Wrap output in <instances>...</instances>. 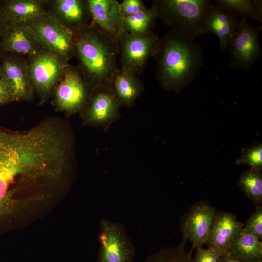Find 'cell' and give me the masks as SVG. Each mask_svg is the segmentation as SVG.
I'll return each instance as SVG.
<instances>
[{
    "label": "cell",
    "instance_id": "484cf974",
    "mask_svg": "<svg viewBox=\"0 0 262 262\" xmlns=\"http://www.w3.org/2000/svg\"><path fill=\"white\" fill-rule=\"evenodd\" d=\"M238 165H248L250 168L261 171L262 169V145L258 143L243 149L237 159Z\"/></svg>",
    "mask_w": 262,
    "mask_h": 262
},
{
    "label": "cell",
    "instance_id": "7402d4cb",
    "mask_svg": "<svg viewBox=\"0 0 262 262\" xmlns=\"http://www.w3.org/2000/svg\"><path fill=\"white\" fill-rule=\"evenodd\" d=\"M217 5L229 14L241 20L247 18L262 22L261 0H216Z\"/></svg>",
    "mask_w": 262,
    "mask_h": 262
},
{
    "label": "cell",
    "instance_id": "277c9868",
    "mask_svg": "<svg viewBox=\"0 0 262 262\" xmlns=\"http://www.w3.org/2000/svg\"><path fill=\"white\" fill-rule=\"evenodd\" d=\"M208 0H154L151 4L157 18L172 30L180 31L194 40L203 34V27L209 7Z\"/></svg>",
    "mask_w": 262,
    "mask_h": 262
},
{
    "label": "cell",
    "instance_id": "4316f807",
    "mask_svg": "<svg viewBox=\"0 0 262 262\" xmlns=\"http://www.w3.org/2000/svg\"><path fill=\"white\" fill-rule=\"evenodd\" d=\"M243 228L259 239H262V207L256 205L255 211L246 222Z\"/></svg>",
    "mask_w": 262,
    "mask_h": 262
},
{
    "label": "cell",
    "instance_id": "3957f363",
    "mask_svg": "<svg viewBox=\"0 0 262 262\" xmlns=\"http://www.w3.org/2000/svg\"><path fill=\"white\" fill-rule=\"evenodd\" d=\"M79 69L91 90L110 86L120 69L118 42L91 22L74 33Z\"/></svg>",
    "mask_w": 262,
    "mask_h": 262
},
{
    "label": "cell",
    "instance_id": "7a4b0ae2",
    "mask_svg": "<svg viewBox=\"0 0 262 262\" xmlns=\"http://www.w3.org/2000/svg\"><path fill=\"white\" fill-rule=\"evenodd\" d=\"M152 57L159 82L164 89L176 93L191 83L204 64L201 46L172 29L159 39Z\"/></svg>",
    "mask_w": 262,
    "mask_h": 262
},
{
    "label": "cell",
    "instance_id": "e0dca14e",
    "mask_svg": "<svg viewBox=\"0 0 262 262\" xmlns=\"http://www.w3.org/2000/svg\"><path fill=\"white\" fill-rule=\"evenodd\" d=\"M243 227L244 224L237 221L233 213H217L206 244L208 248L219 251L221 257L226 256L232 240Z\"/></svg>",
    "mask_w": 262,
    "mask_h": 262
},
{
    "label": "cell",
    "instance_id": "1f68e13d",
    "mask_svg": "<svg viewBox=\"0 0 262 262\" xmlns=\"http://www.w3.org/2000/svg\"><path fill=\"white\" fill-rule=\"evenodd\" d=\"M220 262H246L243 260L232 257L228 255L222 256Z\"/></svg>",
    "mask_w": 262,
    "mask_h": 262
},
{
    "label": "cell",
    "instance_id": "603a6c76",
    "mask_svg": "<svg viewBox=\"0 0 262 262\" xmlns=\"http://www.w3.org/2000/svg\"><path fill=\"white\" fill-rule=\"evenodd\" d=\"M157 18L154 9L146 7L134 15L124 18V28L125 32L131 34H146L152 32Z\"/></svg>",
    "mask_w": 262,
    "mask_h": 262
},
{
    "label": "cell",
    "instance_id": "7c38bea8",
    "mask_svg": "<svg viewBox=\"0 0 262 262\" xmlns=\"http://www.w3.org/2000/svg\"><path fill=\"white\" fill-rule=\"evenodd\" d=\"M1 54L0 80L16 101L33 99L34 90L29 75L27 60L21 55Z\"/></svg>",
    "mask_w": 262,
    "mask_h": 262
},
{
    "label": "cell",
    "instance_id": "d4e9b609",
    "mask_svg": "<svg viewBox=\"0 0 262 262\" xmlns=\"http://www.w3.org/2000/svg\"><path fill=\"white\" fill-rule=\"evenodd\" d=\"M187 240L183 236L181 241L176 246L163 247L156 253L147 256L142 262H194L192 252L185 251Z\"/></svg>",
    "mask_w": 262,
    "mask_h": 262
},
{
    "label": "cell",
    "instance_id": "cb8c5ba5",
    "mask_svg": "<svg viewBox=\"0 0 262 262\" xmlns=\"http://www.w3.org/2000/svg\"><path fill=\"white\" fill-rule=\"evenodd\" d=\"M238 183L242 191L256 205L262 202V175L261 171L250 168L243 172Z\"/></svg>",
    "mask_w": 262,
    "mask_h": 262
},
{
    "label": "cell",
    "instance_id": "4fadbf2b",
    "mask_svg": "<svg viewBox=\"0 0 262 262\" xmlns=\"http://www.w3.org/2000/svg\"><path fill=\"white\" fill-rule=\"evenodd\" d=\"M217 213L214 207L201 202L193 205L182 217L180 229L183 236L192 242L191 252L206 244Z\"/></svg>",
    "mask_w": 262,
    "mask_h": 262
},
{
    "label": "cell",
    "instance_id": "ac0fdd59",
    "mask_svg": "<svg viewBox=\"0 0 262 262\" xmlns=\"http://www.w3.org/2000/svg\"><path fill=\"white\" fill-rule=\"evenodd\" d=\"M237 17L229 14L217 5L211 4L203 27V34L213 33L218 39L220 48L225 50L238 27Z\"/></svg>",
    "mask_w": 262,
    "mask_h": 262
},
{
    "label": "cell",
    "instance_id": "2e32d148",
    "mask_svg": "<svg viewBox=\"0 0 262 262\" xmlns=\"http://www.w3.org/2000/svg\"><path fill=\"white\" fill-rule=\"evenodd\" d=\"M26 23H11L0 39V52L30 56L43 49Z\"/></svg>",
    "mask_w": 262,
    "mask_h": 262
},
{
    "label": "cell",
    "instance_id": "83f0119b",
    "mask_svg": "<svg viewBox=\"0 0 262 262\" xmlns=\"http://www.w3.org/2000/svg\"><path fill=\"white\" fill-rule=\"evenodd\" d=\"M221 255L218 250L211 248H196L194 262H220Z\"/></svg>",
    "mask_w": 262,
    "mask_h": 262
},
{
    "label": "cell",
    "instance_id": "30bf717a",
    "mask_svg": "<svg viewBox=\"0 0 262 262\" xmlns=\"http://www.w3.org/2000/svg\"><path fill=\"white\" fill-rule=\"evenodd\" d=\"M261 30L262 26L254 27L246 20H239L235 33L229 42L231 61L229 69L248 71L261 58L258 36Z\"/></svg>",
    "mask_w": 262,
    "mask_h": 262
},
{
    "label": "cell",
    "instance_id": "d6986e66",
    "mask_svg": "<svg viewBox=\"0 0 262 262\" xmlns=\"http://www.w3.org/2000/svg\"><path fill=\"white\" fill-rule=\"evenodd\" d=\"M111 87L121 107L131 108L143 92L144 86L138 75L119 69L114 76Z\"/></svg>",
    "mask_w": 262,
    "mask_h": 262
},
{
    "label": "cell",
    "instance_id": "9a60e30c",
    "mask_svg": "<svg viewBox=\"0 0 262 262\" xmlns=\"http://www.w3.org/2000/svg\"><path fill=\"white\" fill-rule=\"evenodd\" d=\"M48 13L73 33L90 23L91 16L87 0H49Z\"/></svg>",
    "mask_w": 262,
    "mask_h": 262
},
{
    "label": "cell",
    "instance_id": "9c48e42d",
    "mask_svg": "<svg viewBox=\"0 0 262 262\" xmlns=\"http://www.w3.org/2000/svg\"><path fill=\"white\" fill-rule=\"evenodd\" d=\"M121 106L110 86L91 90L80 113L84 124L102 127L107 131L121 116Z\"/></svg>",
    "mask_w": 262,
    "mask_h": 262
},
{
    "label": "cell",
    "instance_id": "8fae6325",
    "mask_svg": "<svg viewBox=\"0 0 262 262\" xmlns=\"http://www.w3.org/2000/svg\"><path fill=\"white\" fill-rule=\"evenodd\" d=\"M54 90L56 107L68 114L80 112L91 91L79 68L69 65Z\"/></svg>",
    "mask_w": 262,
    "mask_h": 262
},
{
    "label": "cell",
    "instance_id": "8992f818",
    "mask_svg": "<svg viewBox=\"0 0 262 262\" xmlns=\"http://www.w3.org/2000/svg\"><path fill=\"white\" fill-rule=\"evenodd\" d=\"M26 23L43 49L59 55L68 62L75 56L74 33L48 12Z\"/></svg>",
    "mask_w": 262,
    "mask_h": 262
},
{
    "label": "cell",
    "instance_id": "4dcf8cb0",
    "mask_svg": "<svg viewBox=\"0 0 262 262\" xmlns=\"http://www.w3.org/2000/svg\"><path fill=\"white\" fill-rule=\"evenodd\" d=\"M11 23L3 10L2 0H0V39L5 34Z\"/></svg>",
    "mask_w": 262,
    "mask_h": 262
},
{
    "label": "cell",
    "instance_id": "5bb4252c",
    "mask_svg": "<svg viewBox=\"0 0 262 262\" xmlns=\"http://www.w3.org/2000/svg\"><path fill=\"white\" fill-rule=\"evenodd\" d=\"M91 22L118 41L125 32L117 0H87Z\"/></svg>",
    "mask_w": 262,
    "mask_h": 262
},
{
    "label": "cell",
    "instance_id": "ffe728a7",
    "mask_svg": "<svg viewBox=\"0 0 262 262\" xmlns=\"http://www.w3.org/2000/svg\"><path fill=\"white\" fill-rule=\"evenodd\" d=\"M49 2L47 0H4L2 6L11 23H26L47 13Z\"/></svg>",
    "mask_w": 262,
    "mask_h": 262
},
{
    "label": "cell",
    "instance_id": "f546056e",
    "mask_svg": "<svg viewBox=\"0 0 262 262\" xmlns=\"http://www.w3.org/2000/svg\"><path fill=\"white\" fill-rule=\"evenodd\" d=\"M16 101L7 88L0 80V106Z\"/></svg>",
    "mask_w": 262,
    "mask_h": 262
},
{
    "label": "cell",
    "instance_id": "ba28073f",
    "mask_svg": "<svg viewBox=\"0 0 262 262\" xmlns=\"http://www.w3.org/2000/svg\"><path fill=\"white\" fill-rule=\"evenodd\" d=\"M159 39L152 32L144 34L125 32L118 41L120 69L140 75L153 56Z\"/></svg>",
    "mask_w": 262,
    "mask_h": 262
},
{
    "label": "cell",
    "instance_id": "5b68a950",
    "mask_svg": "<svg viewBox=\"0 0 262 262\" xmlns=\"http://www.w3.org/2000/svg\"><path fill=\"white\" fill-rule=\"evenodd\" d=\"M27 64L34 90L44 98L55 90L69 65L59 55L45 49L28 56Z\"/></svg>",
    "mask_w": 262,
    "mask_h": 262
},
{
    "label": "cell",
    "instance_id": "44dd1931",
    "mask_svg": "<svg viewBox=\"0 0 262 262\" xmlns=\"http://www.w3.org/2000/svg\"><path fill=\"white\" fill-rule=\"evenodd\" d=\"M227 255L246 262H262V242L243 227L232 240Z\"/></svg>",
    "mask_w": 262,
    "mask_h": 262
},
{
    "label": "cell",
    "instance_id": "f1b7e54d",
    "mask_svg": "<svg viewBox=\"0 0 262 262\" xmlns=\"http://www.w3.org/2000/svg\"><path fill=\"white\" fill-rule=\"evenodd\" d=\"M120 8L123 18L136 14L146 7L141 0H123L120 3Z\"/></svg>",
    "mask_w": 262,
    "mask_h": 262
},
{
    "label": "cell",
    "instance_id": "52a82bcc",
    "mask_svg": "<svg viewBox=\"0 0 262 262\" xmlns=\"http://www.w3.org/2000/svg\"><path fill=\"white\" fill-rule=\"evenodd\" d=\"M99 240L95 262H134L135 247L122 224L102 219Z\"/></svg>",
    "mask_w": 262,
    "mask_h": 262
},
{
    "label": "cell",
    "instance_id": "d6a6232c",
    "mask_svg": "<svg viewBox=\"0 0 262 262\" xmlns=\"http://www.w3.org/2000/svg\"><path fill=\"white\" fill-rule=\"evenodd\" d=\"M1 56H2V54L0 52V72L1 66Z\"/></svg>",
    "mask_w": 262,
    "mask_h": 262
},
{
    "label": "cell",
    "instance_id": "6da1fadb",
    "mask_svg": "<svg viewBox=\"0 0 262 262\" xmlns=\"http://www.w3.org/2000/svg\"><path fill=\"white\" fill-rule=\"evenodd\" d=\"M58 165L54 145L36 125L27 131L0 130V232L14 222L29 200L38 198Z\"/></svg>",
    "mask_w": 262,
    "mask_h": 262
}]
</instances>
